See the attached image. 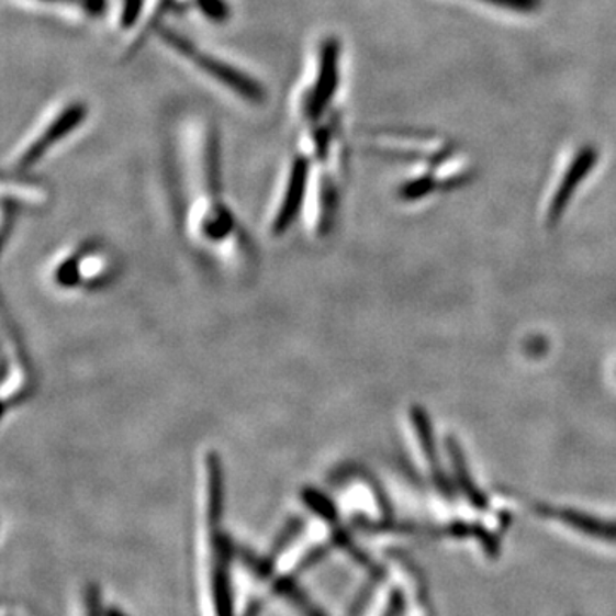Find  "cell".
Returning a JSON list of instances; mask_svg holds the SVG:
<instances>
[{
  "label": "cell",
  "mask_w": 616,
  "mask_h": 616,
  "mask_svg": "<svg viewBox=\"0 0 616 616\" xmlns=\"http://www.w3.org/2000/svg\"><path fill=\"white\" fill-rule=\"evenodd\" d=\"M339 63H341V43L336 36H327L322 40L318 48L314 78L302 91L299 100V113L306 127L321 124L327 110L333 105L341 79Z\"/></svg>",
  "instance_id": "7a4b0ae2"
},
{
  "label": "cell",
  "mask_w": 616,
  "mask_h": 616,
  "mask_svg": "<svg viewBox=\"0 0 616 616\" xmlns=\"http://www.w3.org/2000/svg\"><path fill=\"white\" fill-rule=\"evenodd\" d=\"M428 189H430V182H428V180H418V182L410 183V186L404 189V195H406L407 199H415L418 198V195L425 194Z\"/></svg>",
  "instance_id": "8fae6325"
},
{
  "label": "cell",
  "mask_w": 616,
  "mask_h": 616,
  "mask_svg": "<svg viewBox=\"0 0 616 616\" xmlns=\"http://www.w3.org/2000/svg\"><path fill=\"white\" fill-rule=\"evenodd\" d=\"M312 167H314L312 158L303 149L295 158L291 159L283 199H281L280 210L276 213L275 222H272V233L275 235H281L284 229L290 228L291 223L295 222L306 189L311 183Z\"/></svg>",
  "instance_id": "277c9868"
},
{
  "label": "cell",
  "mask_w": 616,
  "mask_h": 616,
  "mask_svg": "<svg viewBox=\"0 0 616 616\" xmlns=\"http://www.w3.org/2000/svg\"><path fill=\"white\" fill-rule=\"evenodd\" d=\"M158 35L167 43L171 51L177 52L187 63L198 67L202 75L222 85L225 90L237 94L242 100L253 105H260L266 100V90L257 79L247 75L240 67L226 63L222 57L211 54L210 51L199 47L194 40L187 38L182 33L175 32L171 27L159 26Z\"/></svg>",
  "instance_id": "6da1fadb"
},
{
  "label": "cell",
  "mask_w": 616,
  "mask_h": 616,
  "mask_svg": "<svg viewBox=\"0 0 616 616\" xmlns=\"http://www.w3.org/2000/svg\"><path fill=\"white\" fill-rule=\"evenodd\" d=\"M192 2L201 11L202 16L210 18L211 21L223 23L229 18V8L225 0H192Z\"/></svg>",
  "instance_id": "ba28073f"
},
{
  "label": "cell",
  "mask_w": 616,
  "mask_h": 616,
  "mask_svg": "<svg viewBox=\"0 0 616 616\" xmlns=\"http://www.w3.org/2000/svg\"><path fill=\"white\" fill-rule=\"evenodd\" d=\"M38 2L81 9V11L90 12V14H100L103 11V0H38Z\"/></svg>",
  "instance_id": "9c48e42d"
},
{
  "label": "cell",
  "mask_w": 616,
  "mask_h": 616,
  "mask_svg": "<svg viewBox=\"0 0 616 616\" xmlns=\"http://www.w3.org/2000/svg\"><path fill=\"white\" fill-rule=\"evenodd\" d=\"M88 112L90 110H88L85 101H70L69 105L64 107L57 115L52 116L51 121L36 132L30 143L24 144L16 158H14L12 171L26 173L27 170H32L40 159L45 158L51 153L54 146L63 143L76 128L85 124Z\"/></svg>",
  "instance_id": "3957f363"
},
{
  "label": "cell",
  "mask_w": 616,
  "mask_h": 616,
  "mask_svg": "<svg viewBox=\"0 0 616 616\" xmlns=\"http://www.w3.org/2000/svg\"><path fill=\"white\" fill-rule=\"evenodd\" d=\"M389 574L403 601L404 616L435 615L427 582L423 581L415 569L395 563L394 570H389Z\"/></svg>",
  "instance_id": "5b68a950"
},
{
  "label": "cell",
  "mask_w": 616,
  "mask_h": 616,
  "mask_svg": "<svg viewBox=\"0 0 616 616\" xmlns=\"http://www.w3.org/2000/svg\"><path fill=\"white\" fill-rule=\"evenodd\" d=\"M557 519L563 526L569 527L570 531L579 533L593 541L616 547V523H612V520L597 519V517L585 516V514L572 511L560 512Z\"/></svg>",
  "instance_id": "8992f818"
},
{
  "label": "cell",
  "mask_w": 616,
  "mask_h": 616,
  "mask_svg": "<svg viewBox=\"0 0 616 616\" xmlns=\"http://www.w3.org/2000/svg\"><path fill=\"white\" fill-rule=\"evenodd\" d=\"M483 2L516 12H533L541 8V0H483Z\"/></svg>",
  "instance_id": "30bf717a"
},
{
  "label": "cell",
  "mask_w": 616,
  "mask_h": 616,
  "mask_svg": "<svg viewBox=\"0 0 616 616\" xmlns=\"http://www.w3.org/2000/svg\"><path fill=\"white\" fill-rule=\"evenodd\" d=\"M596 159L597 153L594 148H584L579 153L578 158L574 159V164L570 165L559 192L555 195L553 205H551V220H557V217L563 213L567 202L572 198V192L578 189L579 183L582 182L585 175L593 170L594 165H596Z\"/></svg>",
  "instance_id": "52a82bcc"
}]
</instances>
